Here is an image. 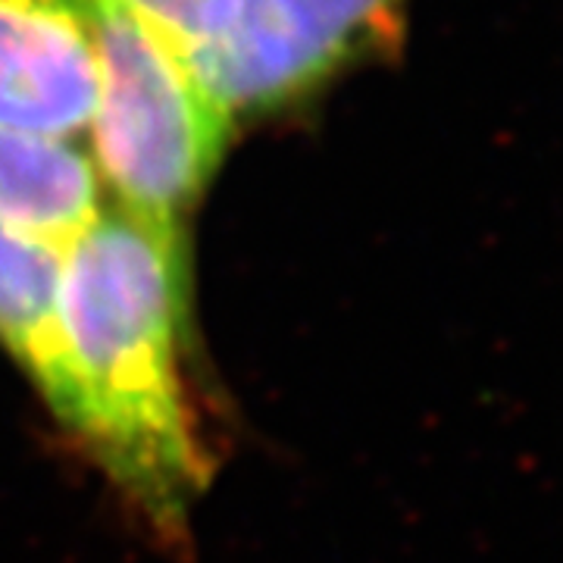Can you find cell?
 <instances>
[{
	"instance_id": "obj_5",
	"label": "cell",
	"mask_w": 563,
	"mask_h": 563,
	"mask_svg": "<svg viewBox=\"0 0 563 563\" xmlns=\"http://www.w3.org/2000/svg\"><path fill=\"white\" fill-rule=\"evenodd\" d=\"M103 207L101 173L79 141L0 129V229L63 251Z\"/></svg>"
},
{
	"instance_id": "obj_3",
	"label": "cell",
	"mask_w": 563,
	"mask_h": 563,
	"mask_svg": "<svg viewBox=\"0 0 563 563\" xmlns=\"http://www.w3.org/2000/svg\"><path fill=\"white\" fill-rule=\"evenodd\" d=\"M407 0H244L235 25L188 57L239 122L322 88L401 38Z\"/></svg>"
},
{
	"instance_id": "obj_1",
	"label": "cell",
	"mask_w": 563,
	"mask_h": 563,
	"mask_svg": "<svg viewBox=\"0 0 563 563\" xmlns=\"http://www.w3.org/2000/svg\"><path fill=\"white\" fill-rule=\"evenodd\" d=\"M185 351V232L107 203L63 247L54 342L35 385L113 488L163 536H181L210 479Z\"/></svg>"
},
{
	"instance_id": "obj_6",
	"label": "cell",
	"mask_w": 563,
	"mask_h": 563,
	"mask_svg": "<svg viewBox=\"0 0 563 563\" xmlns=\"http://www.w3.org/2000/svg\"><path fill=\"white\" fill-rule=\"evenodd\" d=\"M60 247L0 229V347L32 376H41L57 313Z\"/></svg>"
},
{
	"instance_id": "obj_4",
	"label": "cell",
	"mask_w": 563,
	"mask_h": 563,
	"mask_svg": "<svg viewBox=\"0 0 563 563\" xmlns=\"http://www.w3.org/2000/svg\"><path fill=\"white\" fill-rule=\"evenodd\" d=\"M98 66L85 0H0V129L79 141Z\"/></svg>"
},
{
	"instance_id": "obj_7",
	"label": "cell",
	"mask_w": 563,
	"mask_h": 563,
	"mask_svg": "<svg viewBox=\"0 0 563 563\" xmlns=\"http://www.w3.org/2000/svg\"><path fill=\"white\" fill-rule=\"evenodd\" d=\"M188 60L235 25L244 0H117Z\"/></svg>"
},
{
	"instance_id": "obj_2",
	"label": "cell",
	"mask_w": 563,
	"mask_h": 563,
	"mask_svg": "<svg viewBox=\"0 0 563 563\" xmlns=\"http://www.w3.org/2000/svg\"><path fill=\"white\" fill-rule=\"evenodd\" d=\"M85 3L98 66L91 161L117 207L185 232L235 120L210 98L179 51L117 0Z\"/></svg>"
}]
</instances>
